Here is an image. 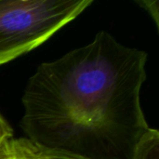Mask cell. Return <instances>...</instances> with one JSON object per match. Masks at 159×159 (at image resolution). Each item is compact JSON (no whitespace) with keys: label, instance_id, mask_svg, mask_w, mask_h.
Segmentation results:
<instances>
[{"label":"cell","instance_id":"6","mask_svg":"<svg viewBox=\"0 0 159 159\" xmlns=\"http://www.w3.org/2000/svg\"><path fill=\"white\" fill-rule=\"evenodd\" d=\"M138 4H140L144 9L147 10V12L152 16V18L154 19V20H155L157 26L158 27V1H147V0H143V1H138Z\"/></svg>","mask_w":159,"mask_h":159},{"label":"cell","instance_id":"1","mask_svg":"<svg viewBox=\"0 0 159 159\" xmlns=\"http://www.w3.org/2000/svg\"><path fill=\"white\" fill-rule=\"evenodd\" d=\"M146 52L105 31L87 46L44 62L22 97L29 141L81 159H132L150 129L140 101Z\"/></svg>","mask_w":159,"mask_h":159},{"label":"cell","instance_id":"3","mask_svg":"<svg viewBox=\"0 0 159 159\" xmlns=\"http://www.w3.org/2000/svg\"><path fill=\"white\" fill-rule=\"evenodd\" d=\"M8 150L16 159H81L42 148L26 138L11 139Z\"/></svg>","mask_w":159,"mask_h":159},{"label":"cell","instance_id":"5","mask_svg":"<svg viewBox=\"0 0 159 159\" xmlns=\"http://www.w3.org/2000/svg\"><path fill=\"white\" fill-rule=\"evenodd\" d=\"M12 129L0 115V155L12 139Z\"/></svg>","mask_w":159,"mask_h":159},{"label":"cell","instance_id":"2","mask_svg":"<svg viewBox=\"0 0 159 159\" xmlns=\"http://www.w3.org/2000/svg\"><path fill=\"white\" fill-rule=\"evenodd\" d=\"M93 0H0V64L38 47Z\"/></svg>","mask_w":159,"mask_h":159},{"label":"cell","instance_id":"7","mask_svg":"<svg viewBox=\"0 0 159 159\" xmlns=\"http://www.w3.org/2000/svg\"><path fill=\"white\" fill-rule=\"evenodd\" d=\"M9 143V142H8ZM0 159H16L12 155L11 153L9 152L8 150V143L7 145V147L5 148V150L2 152V154L0 155Z\"/></svg>","mask_w":159,"mask_h":159},{"label":"cell","instance_id":"4","mask_svg":"<svg viewBox=\"0 0 159 159\" xmlns=\"http://www.w3.org/2000/svg\"><path fill=\"white\" fill-rule=\"evenodd\" d=\"M132 159H159V132L149 129L138 143Z\"/></svg>","mask_w":159,"mask_h":159}]
</instances>
